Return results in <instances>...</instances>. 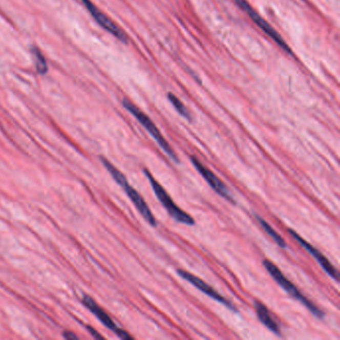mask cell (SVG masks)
I'll list each match as a JSON object with an SVG mask.
<instances>
[{"mask_svg": "<svg viewBox=\"0 0 340 340\" xmlns=\"http://www.w3.org/2000/svg\"><path fill=\"white\" fill-rule=\"evenodd\" d=\"M101 160H102V163H103L104 167L113 177L116 183L119 186H121L123 189L125 190V193L127 194L129 199L132 201L134 206L139 210V213L142 215V217L146 220V222L149 223L152 227H157V221H156V219H155V217L152 213L151 208L148 207V205L145 202V200L143 199V197L133 188L132 186L128 183L126 177L120 171L118 170L112 163H110L108 160H106L104 158H101Z\"/></svg>", "mask_w": 340, "mask_h": 340, "instance_id": "1", "label": "cell"}, {"mask_svg": "<svg viewBox=\"0 0 340 340\" xmlns=\"http://www.w3.org/2000/svg\"><path fill=\"white\" fill-rule=\"evenodd\" d=\"M264 265H265V269L267 270V272L272 277V279L280 284L284 290L293 299H295L296 301H299L300 303H303V305L316 317L322 320L324 317V312L322 311L321 308H318L315 304L311 303L306 296H304L303 293L301 292V290L292 284L286 277H284V273L281 271V269L274 265L273 263H271L268 260H265L264 261Z\"/></svg>", "mask_w": 340, "mask_h": 340, "instance_id": "2", "label": "cell"}, {"mask_svg": "<svg viewBox=\"0 0 340 340\" xmlns=\"http://www.w3.org/2000/svg\"><path fill=\"white\" fill-rule=\"evenodd\" d=\"M144 174L151 184L152 189L154 190L156 198L160 201V203L163 205V207L167 209V211L171 217L178 223H181V224H184L187 226H194L196 223L195 220L189 216V214H187L185 210H183L182 208H179L177 206V204L172 200L170 195L166 192V189H164L159 184V182L152 176L150 171L144 169Z\"/></svg>", "mask_w": 340, "mask_h": 340, "instance_id": "3", "label": "cell"}, {"mask_svg": "<svg viewBox=\"0 0 340 340\" xmlns=\"http://www.w3.org/2000/svg\"><path fill=\"white\" fill-rule=\"evenodd\" d=\"M123 106L130 113L132 114L133 116L139 121V123L149 132V134L154 138V140L161 147V149L164 151L165 154L168 155V157L170 158L171 160H173L174 162H176L177 164H179L180 160H179L177 154L173 150V148L171 147L170 144L163 137L162 133L160 132V130L157 128V126L154 124V122L152 121L151 119L146 114L144 113L143 111H141L136 105H134L133 103H131L130 101H128V100H123Z\"/></svg>", "mask_w": 340, "mask_h": 340, "instance_id": "4", "label": "cell"}, {"mask_svg": "<svg viewBox=\"0 0 340 340\" xmlns=\"http://www.w3.org/2000/svg\"><path fill=\"white\" fill-rule=\"evenodd\" d=\"M177 273L183 280L187 281L189 284H193L195 287H197L199 290H201L203 293L208 295V298L215 300L218 303H222L223 305H225L226 307H227L229 310H231L233 312H238V309H237V307L235 306L233 303H230L225 296H223L220 292H218L215 288H213L209 284L205 283L200 278L196 277L195 274L190 273L189 271H186L184 269H178Z\"/></svg>", "mask_w": 340, "mask_h": 340, "instance_id": "5", "label": "cell"}, {"mask_svg": "<svg viewBox=\"0 0 340 340\" xmlns=\"http://www.w3.org/2000/svg\"><path fill=\"white\" fill-rule=\"evenodd\" d=\"M190 162L194 165V167L196 168V170L198 171L200 173V175L207 181L208 186L214 189L218 195H220L222 198H224L225 200H227L228 202H231L232 204L236 203V201L233 200L231 194L229 193V190L227 189V186L215 175V173H213L211 171L208 169L195 156L190 157Z\"/></svg>", "mask_w": 340, "mask_h": 340, "instance_id": "6", "label": "cell"}, {"mask_svg": "<svg viewBox=\"0 0 340 340\" xmlns=\"http://www.w3.org/2000/svg\"><path fill=\"white\" fill-rule=\"evenodd\" d=\"M83 304L94 314L95 316L102 322L107 328L113 330L114 332L122 339H133L132 336L126 332L125 330L119 328L117 326V324L112 321V318L109 316V314L95 302L94 300L89 296V295H84L83 300H82Z\"/></svg>", "mask_w": 340, "mask_h": 340, "instance_id": "7", "label": "cell"}, {"mask_svg": "<svg viewBox=\"0 0 340 340\" xmlns=\"http://www.w3.org/2000/svg\"><path fill=\"white\" fill-rule=\"evenodd\" d=\"M84 6L87 8V10L90 12L92 17L99 23L100 26H102L104 29H106L109 33H111L115 37L118 38L120 41L127 43L128 37L124 33V31L117 26L116 23H114L111 19L109 18L106 14H104L102 11L98 9L97 6L91 2V0H81Z\"/></svg>", "mask_w": 340, "mask_h": 340, "instance_id": "8", "label": "cell"}, {"mask_svg": "<svg viewBox=\"0 0 340 340\" xmlns=\"http://www.w3.org/2000/svg\"><path fill=\"white\" fill-rule=\"evenodd\" d=\"M236 2L246 11V13L250 16V18L252 19L259 25V27H261L265 31V33H266L269 37L271 38L275 43H278L286 52H288L289 54H292V52L290 51L289 47L286 45V43L284 42V40L282 38V36L265 21V19L263 18L261 15H259L250 7V5L246 2V0H236Z\"/></svg>", "mask_w": 340, "mask_h": 340, "instance_id": "9", "label": "cell"}, {"mask_svg": "<svg viewBox=\"0 0 340 340\" xmlns=\"http://www.w3.org/2000/svg\"><path fill=\"white\" fill-rule=\"evenodd\" d=\"M287 231H288V233L291 236V237H293V239L301 245V246H303V248L305 249V250H307L313 258H314V260L320 264V265L322 266V268H323V270L331 278V279H333L334 281H338V272H337V270L335 269V267L333 266V265H331L330 263H329V261L322 254V252L318 250V249H316L314 246H311L309 243H307L305 240H303V238L299 235V233H296L294 230H292V229H290V228H288L287 229Z\"/></svg>", "mask_w": 340, "mask_h": 340, "instance_id": "10", "label": "cell"}, {"mask_svg": "<svg viewBox=\"0 0 340 340\" xmlns=\"http://www.w3.org/2000/svg\"><path fill=\"white\" fill-rule=\"evenodd\" d=\"M254 308H256V312H257V315H258L260 322H262L270 331H272L274 334L281 335V327H280L279 323L274 321V318L272 317V315L270 314V312L268 311V309L266 308L265 304L256 301Z\"/></svg>", "mask_w": 340, "mask_h": 340, "instance_id": "11", "label": "cell"}, {"mask_svg": "<svg viewBox=\"0 0 340 340\" xmlns=\"http://www.w3.org/2000/svg\"><path fill=\"white\" fill-rule=\"evenodd\" d=\"M256 219L258 220V222H259V224L262 226V227L264 228V230H265V232L273 240V242L278 245V246H280V247H282V248H286V242L284 241V238L278 232V231H275L274 229H273V227H271L267 222H265V220L262 218V217H260V216H258V215H256Z\"/></svg>", "mask_w": 340, "mask_h": 340, "instance_id": "12", "label": "cell"}, {"mask_svg": "<svg viewBox=\"0 0 340 340\" xmlns=\"http://www.w3.org/2000/svg\"><path fill=\"white\" fill-rule=\"evenodd\" d=\"M168 98H169L171 103L173 104V106L175 107V109L178 111V113L182 115L184 118H186L188 120H190V115H189L188 109L183 104V102L176 97V95H174L173 93H169Z\"/></svg>", "mask_w": 340, "mask_h": 340, "instance_id": "13", "label": "cell"}, {"mask_svg": "<svg viewBox=\"0 0 340 340\" xmlns=\"http://www.w3.org/2000/svg\"><path fill=\"white\" fill-rule=\"evenodd\" d=\"M32 53L36 58V69H37L38 73L45 74L48 71V66H47L44 55L36 47L32 48Z\"/></svg>", "mask_w": 340, "mask_h": 340, "instance_id": "14", "label": "cell"}, {"mask_svg": "<svg viewBox=\"0 0 340 340\" xmlns=\"http://www.w3.org/2000/svg\"><path fill=\"white\" fill-rule=\"evenodd\" d=\"M63 336L68 340L78 339V337L76 336L75 334L73 332H70V331H65L63 333Z\"/></svg>", "mask_w": 340, "mask_h": 340, "instance_id": "15", "label": "cell"}, {"mask_svg": "<svg viewBox=\"0 0 340 340\" xmlns=\"http://www.w3.org/2000/svg\"><path fill=\"white\" fill-rule=\"evenodd\" d=\"M88 329L92 331L91 333H92V335H93L94 337H96V338H100V339H104V337H103L102 335H100L99 333H97V331H95L94 329H92L91 327H88Z\"/></svg>", "mask_w": 340, "mask_h": 340, "instance_id": "16", "label": "cell"}]
</instances>
